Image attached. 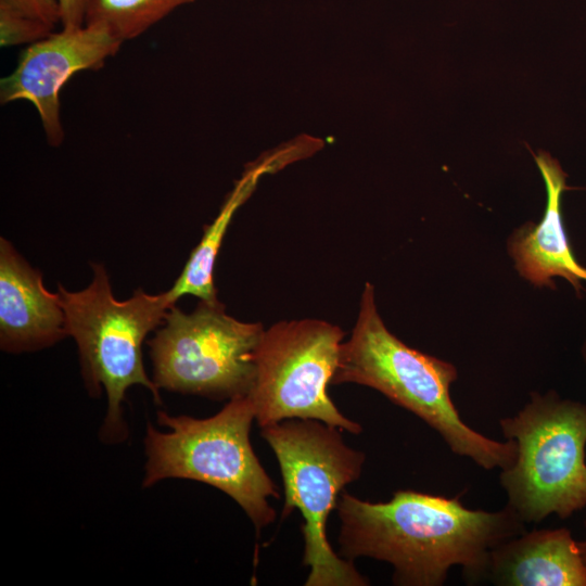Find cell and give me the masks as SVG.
Wrapping results in <instances>:
<instances>
[{
	"label": "cell",
	"instance_id": "cell-18",
	"mask_svg": "<svg viewBox=\"0 0 586 586\" xmlns=\"http://www.w3.org/2000/svg\"><path fill=\"white\" fill-rule=\"evenodd\" d=\"M585 526H586V521H585ZM577 545H578L581 556L586 564V539L582 542H577Z\"/></svg>",
	"mask_w": 586,
	"mask_h": 586
},
{
	"label": "cell",
	"instance_id": "cell-15",
	"mask_svg": "<svg viewBox=\"0 0 586 586\" xmlns=\"http://www.w3.org/2000/svg\"><path fill=\"white\" fill-rule=\"evenodd\" d=\"M54 27L0 7L1 47L35 43L53 33Z\"/></svg>",
	"mask_w": 586,
	"mask_h": 586
},
{
	"label": "cell",
	"instance_id": "cell-10",
	"mask_svg": "<svg viewBox=\"0 0 586 586\" xmlns=\"http://www.w3.org/2000/svg\"><path fill=\"white\" fill-rule=\"evenodd\" d=\"M65 314L33 268L4 238L0 239V347L7 353L34 352L67 337Z\"/></svg>",
	"mask_w": 586,
	"mask_h": 586
},
{
	"label": "cell",
	"instance_id": "cell-1",
	"mask_svg": "<svg viewBox=\"0 0 586 586\" xmlns=\"http://www.w3.org/2000/svg\"><path fill=\"white\" fill-rule=\"evenodd\" d=\"M335 509L341 556L388 562L394 584L405 586H441L454 565L467 582L484 579L492 550L525 532L508 505L471 510L460 496L398 491L386 502H370L342 492Z\"/></svg>",
	"mask_w": 586,
	"mask_h": 586
},
{
	"label": "cell",
	"instance_id": "cell-17",
	"mask_svg": "<svg viewBox=\"0 0 586 586\" xmlns=\"http://www.w3.org/2000/svg\"><path fill=\"white\" fill-rule=\"evenodd\" d=\"M89 0H58L61 9V24L64 29L85 26Z\"/></svg>",
	"mask_w": 586,
	"mask_h": 586
},
{
	"label": "cell",
	"instance_id": "cell-16",
	"mask_svg": "<svg viewBox=\"0 0 586 586\" xmlns=\"http://www.w3.org/2000/svg\"><path fill=\"white\" fill-rule=\"evenodd\" d=\"M0 7L38 20L52 27L61 23V9L58 0H0Z\"/></svg>",
	"mask_w": 586,
	"mask_h": 586
},
{
	"label": "cell",
	"instance_id": "cell-8",
	"mask_svg": "<svg viewBox=\"0 0 586 586\" xmlns=\"http://www.w3.org/2000/svg\"><path fill=\"white\" fill-rule=\"evenodd\" d=\"M344 335L340 327L319 319L279 321L264 330L246 394L260 428L286 419H315L353 434L362 431L328 395Z\"/></svg>",
	"mask_w": 586,
	"mask_h": 586
},
{
	"label": "cell",
	"instance_id": "cell-6",
	"mask_svg": "<svg viewBox=\"0 0 586 586\" xmlns=\"http://www.w3.org/2000/svg\"><path fill=\"white\" fill-rule=\"evenodd\" d=\"M499 424L517 443V458L501 470L500 484L524 523L550 514L566 519L586 506V405L556 392L532 393L518 415Z\"/></svg>",
	"mask_w": 586,
	"mask_h": 586
},
{
	"label": "cell",
	"instance_id": "cell-13",
	"mask_svg": "<svg viewBox=\"0 0 586 586\" xmlns=\"http://www.w3.org/2000/svg\"><path fill=\"white\" fill-rule=\"evenodd\" d=\"M263 171L265 165L247 171L237 183L215 220L204 227L200 242L191 252L180 276L167 291L173 304L183 295H193L206 302L218 301L214 282L217 254L233 214L250 195Z\"/></svg>",
	"mask_w": 586,
	"mask_h": 586
},
{
	"label": "cell",
	"instance_id": "cell-12",
	"mask_svg": "<svg viewBox=\"0 0 586 586\" xmlns=\"http://www.w3.org/2000/svg\"><path fill=\"white\" fill-rule=\"evenodd\" d=\"M484 578L509 586H586V564L566 527L525 531L492 550Z\"/></svg>",
	"mask_w": 586,
	"mask_h": 586
},
{
	"label": "cell",
	"instance_id": "cell-11",
	"mask_svg": "<svg viewBox=\"0 0 586 586\" xmlns=\"http://www.w3.org/2000/svg\"><path fill=\"white\" fill-rule=\"evenodd\" d=\"M534 155L547 190L542 220L525 224L509 242L510 254L520 275L538 286H551L552 278L565 279L577 294L584 291L586 267L573 254L561 215V195L566 174L546 152Z\"/></svg>",
	"mask_w": 586,
	"mask_h": 586
},
{
	"label": "cell",
	"instance_id": "cell-14",
	"mask_svg": "<svg viewBox=\"0 0 586 586\" xmlns=\"http://www.w3.org/2000/svg\"><path fill=\"white\" fill-rule=\"evenodd\" d=\"M194 0H89L85 25L105 27L122 42L137 38L175 9Z\"/></svg>",
	"mask_w": 586,
	"mask_h": 586
},
{
	"label": "cell",
	"instance_id": "cell-9",
	"mask_svg": "<svg viewBox=\"0 0 586 586\" xmlns=\"http://www.w3.org/2000/svg\"><path fill=\"white\" fill-rule=\"evenodd\" d=\"M122 43L100 25L53 31L21 53L14 71L1 79L0 101L2 104L17 100L30 102L38 112L48 143L58 146L64 139L60 118L62 87L80 71L102 67Z\"/></svg>",
	"mask_w": 586,
	"mask_h": 586
},
{
	"label": "cell",
	"instance_id": "cell-4",
	"mask_svg": "<svg viewBox=\"0 0 586 586\" xmlns=\"http://www.w3.org/2000/svg\"><path fill=\"white\" fill-rule=\"evenodd\" d=\"M254 419L246 395L229 399L219 412L205 419L158 411V423L169 431L146 426L143 487L165 479L208 484L230 496L259 533L276 518L268 498L280 496L253 450L250 431Z\"/></svg>",
	"mask_w": 586,
	"mask_h": 586
},
{
	"label": "cell",
	"instance_id": "cell-2",
	"mask_svg": "<svg viewBox=\"0 0 586 586\" xmlns=\"http://www.w3.org/2000/svg\"><path fill=\"white\" fill-rule=\"evenodd\" d=\"M456 379L453 364L409 347L388 331L375 305L374 288L367 282L332 383L372 387L422 419L456 455L485 470L509 468L517 458V443L491 440L462 421L450 397Z\"/></svg>",
	"mask_w": 586,
	"mask_h": 586
},
{
	"label": "cell",
	"instance_id": "cell-7",
	"mask_svg": "<svg viewBox=\"0 0 586 586\" xmlns=\"http://www.w3.org/2000/svg\"><path fill=\"white\" fill-rule=\"evenodd\" d=\"M264 330L229 316L219 301H200L188 314L174 305L148 341L152 380L158 390L212 399L246 395Z\"/></svg>",
	"mask_w": 586,
	"mask_h": 586
},
{
	"label": "cell",
	"instance_id": "cell-19",
	"mask_svg": "<svg viewBox=\"0 0 586 586\" xmlns=\"http://www.w3.org/2000/svg\"><path fill=\"white\" fill-rule=\"evenodd\" d=\"M582 356H583L584 361L586 364V339H585V341L583 343V346H582Z\"/></svg>",
	"mask_w": 586,
	"mask_h": 586
},
{
	"label": "cell",
	"instance_id": "cell-5",
	"mask_svg": "<svg viewBox=\"0 0 586 586\" xmlns=\"http://www.w3.org/2000/svg\"><path fill=\"white\" fill-rule=\"evenodd\" d=\"M282 475V517L298 509L304 519L303 564L309 568L305 586H366L351 560L337 556L327 536L330 512L342 489L357 480L365 455L348 447L341 429L315 419H286L262 428Z\"/></svg>",
	"mask_w": 586,
	"mask_h": 586
},
{
	"label": "cell",
	"instance_id": "cell-3",
	"mask_svg": "<svg viewBox=\"0 0 586 586\" xmlns=\"http://www.w3.org/2000/svg\"><path fill=\"white\" fill-rule=\"evenodd\" d=\"M92 280L80 291L59 285L67 335L78 347L81 375L90 395L106 393V415L100 431L106 443L127 435L122 404L132 385L146 387L161 404L160 390L143 366L145 336L163 324L173 304L166 292L146 293L137 289L124 301L114 297L110 277L102 264H91Z\"/></svg>",
	"mask_w": 586,
	"mask_h": 586
}]
</instances>
